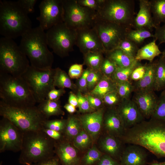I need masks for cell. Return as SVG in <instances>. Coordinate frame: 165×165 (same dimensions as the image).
Instances as JSON below:
<instances>
[{
  "mask_svg": "<svg viewBox=\"0 0 165 165\" xmlns=\"http://www.w3.org/2000/svg\"><path fill=\"white\" fill-rule=\"evenodd\" d=\"M120 139L124 144L143 147L158 158H165V122L144 120L126 130Z\"/></svg>",
  "mask_w": 165,
  "mask_h": 165,
  "instance_id": "1",
  "label": "cell"
},
{
  "mask_svg": "<svg viewBox=\"0 0 165 165\" xmlns=\"http://www.w3.org/2000/svg\"><path fill=\"white\" fill-rule=\"evenodd\" d=\"M48 46L46 32L39 26L23 35L19 46L30 65L41 70L52 68L54 57Z\"/></svg>",
  "mask_w": 165,
  "mask_h": 165,
  "instance_id": "2",
  "label": "cell"
},
{
  "mask_svg": "<svg viewBox=\"0 0 165 165\" xmlns=\"http://www.w3.org/2000/svg\"><path fill=\"white\" fill-rule=\"evenodd\" d=\"M55 142L42 129L24 132L19 162L27 165L39 163L48 160L55 154Z\"/></svg>",
  "mask_w": 165,
  "mask_h": 165,
  "instance_id": "3",
  "label": "cell"
},
{
  "mask_svg": "<svg viewBox=\"0 0 165 165\" xmlns=\"http://www.w3.org/2000/svg\"><path fill=\"white\" fill-rule=\"evenodd\" d=\"M32 28L28 13L17 1H0V34L3 37H21Z\"/></svg>",
  "mask_w": 165,
  "mask_h": 165,
  "instance_id": "4",
  "label": "cell"
},
{
  "mask_svg": "<svg viewBox=\"0 0 165 165\" xmlns=\"http://www.w3.org/2000/svg\"><path fill=\"white\" fill-rule=\"evenodd\" d=\"M0 98L9 106L18 108L35 105L36 101L22 78L0 72Z\"/></svg>",
  "mask_w": 165,
  "mask_h": 165,
  "instance_id": "5",
  "label": "cell"
},
{
  "mask_svg": "<svg viewBox=\"0 0 165 165\" xmlns=\"http://www.w3.org/2000/svg\"><path fill=\"white\" fill-rule=\"evenodd\" d=\"M0 115L23 132L42 130L47 119L35 105L22 108L9 106L0 101Z\"/></svg>",
  "mask_w": 165,
  "mask_h": 165,
  "instance_id": "6",
  "label": "cell"
},
{
  "mask_svg": "<svg viewBox=\"0 0 165 165\" xmlns=\"http://www.w3.org/2000/svg\"><path fill=\"white\" fill-rule=\"evenodd\" d=\"M27 56L13 39H0V72L20 77L30 65Z\"/></svg>",
  "mask_w": 165,
  "mask_h": 165,
  "instance_id": "7",
  "label": "cell"
},
{
  "mask_svg": "<svg viewBox=\"0 0 165 165\" xmlns=\"http://www.w3.org/2000/svg\"><path fill=\"white\" fill-rule=\"evenodd\" d=\"M134 0H104L98 12L101 19L126 28H133Z\"/></svg>",
  "mask_w": 165,
  "mask_h": 165,
  "instance_id": "8",
  "label": "cell"
},
{
  "mask_svg": "<svg viewBox=\"0 0 165 165\" xmlns=\"http://www.w3.org/2000/svg\"><path fill=\"white\" fill-rule=\"evenodd\" d=\"M55 69L36 68L30 65L22 78L27 83L36 103L46 99L49 92L55 89L53 77Z\"/></svg>",
  "mask_w": 165,
  "mask_h": 165,
  "instance_id": "9",
  "label": "cell"
},
{
  "mask_svg": "<svg viewBox=\"0 0 165 165\" xmlns=\"http://www.w3.org/2000/svg\"><path fill=\"white\" fill-rule=\"evenodd\" d=\"M64 22L77 31L94 26L98 12L79 5L76 0H63Z\"/></svg>",
  "mask_w": 165,
  "mask_h": 165,
  "instance_id": "10",
  "label": "cell"
},
{
  "mask_svg": "<svg viewBox=\"0 0 165 165\" xmlns=\"http://www.w3.org/2000/svg\"><path fill=\"white\" fill-rule=\"evenodd\" d=\"M46 33L48 46L57 55L64 57L73 50L76 31L68 28L64 22L54 26Z\"/></svg>",
  "mask_w": 165,
  "mask_h": 165,
  "instance_id": "11",
  "label": "cell"
},
{
  "mask_svg": "<svg viewBox=\"0 0 165 165\" xmlns=\"http://www.w3.org/2000/svg\"><path fill=\"white\" fill-rule=\"evenodd\" d=\"M105 52L117 48L130 29L103 20L97 15L94 25ZM132 29V28H131Z\"/></svg>",
  "mask_w": 165,
  "mask_h": 165,
  "instance_id": "12",
  "label": "cell"
},
{
  "mask_svg": "<svg viewBox=\"0 0 165 165\" xmlns=\"http://www.w3.org/2000/svg\"><path fill=\"white\" fill-rule=\"evenodd\" d=\"M24 132L9 120L2 117L0 121V152L20 151Z\"/></svg>",
  "mask_w": 165,
  "mask_h": 165,
  "instance_id": "13",
  "label": "cell"
},
{
  "mask_svg": "<svg viewBox=\"0 0 165 165\" xmlns=\"http://www.w3.org/2000/svg\"><path fill=\"white\" fill-rule=\"evenodd\" d=\"M39 8L40 14L36 19L44 30L64 22L63 0H43Z\"/></svg>",
  "mask_w": 165,
  "mask_h": 165,
  "instance_id": "14",
  "label": "cell"
},
{
  "mask_svg": "<svg viewBox=\"0 0 165 165\" xmlns=\"http://www.w3.org/2000/svg\"><path fill=\"white\" fill-rule=\"evenodd\" d=\"M76 31V45L84 55L91 52L105 51L95 27L87 28Z\"/></svg>",
  "mask_w": 165,
  "mask_h": 165,
  "instance_id": "15",
  "label": "cell"
},
{
  "mask_svg": "<svg viewBox=\"0 0 165 165\" xmlns=\"http://www.w3.org/2000/svg\"><path fill=\"white\" fill-rule=\"evenodd\" d=\"M116 108L123 122L126 130L145 120L133 99L129 98L122 100Z\"/></svg>",
  "mask_w": 165,
  "mask_h": 165,
  "instance_id": "16",
  "label": "cell"
},
{
  "mask_svg": "<svg viewBox=\"0 0 165 165\" xmlns=\"http://www.w3.org/2000/svg\"><path fill=\"white\" fill-rule=\"evenodd\" d=\"M72 142L64 138L55 141V153L61 165H81L80 156Z\"/></svg>",
  "mask_w": 165,
  "mask_h": 165,
  "instance_id": "17",
  "label": "cell"
},
{
  "mask_svg": "<svg viewBox=\"0 0 165 165\" xmlns=\"http://www.w3.org/2000/svg\"><path fill=\"white\" fill-rule=\"evenodd\" d=\"M105 111L103 108L85 113L79 118L82 129L91 137L93 141L98 137L103 128Z\"/></svg>",
  "mask_w": 165,
  "mask_h": 165,
  "instance_id": "18",
  "label": "cell"
},
{
  "mask_svg": "<svg viewBox=\"0 0 165 165\" xmlns=\"http://www.w3.org/2000/svg\"><path fill=\"white\" fill-rule=\"evenodd\" d=\"M103 128L105 133L120 138L125 133L126 129L116 107L109 108L105 112Z\"/></svg>",
  "mask_w": 165,
  "mask_h": 165,
  "instance_id": "19",
  "label": "cell"
},
{
  "mask_svg": "<svg viewBox=\"0 0 165 165\" xmlns=\"http://www.w3.org/2000/svg\"><path fill=\"white\" fill-rule=\"evenodd\" d=\"M133 100L146 119H150L156 106L158 98L153 90L135 92Z\"/></svg>",
  "mask_w": 165,
  "mask_h": 165,
  "instance_id": "20",
  "label": "cell"
},
{
  "mask_svg": "<svg viewBox=\"0 0 165 165\" xmlns=\"http://www.w3.org/2000/svg\"><path fill=\"white\" fill-rule=\"evenodd\" d=\"M148 154L143 147L130 144L125 147L121 154L120 165H147Z\"/></svg>",
  "mask_w": 165,
  "mask_h": 165,
  "instance_id": "21",
  "label": "cell"
},
{
  "mask_svg": "<svg viewBox=\"0 0 165 165\" xmlns=\"http://www.w3.org/2000/svg\"><path fill=\"white\" fill-rule=\"evenodd\" d=\"M139 7L138 13L134 20L133 28L145 29L152 32L156 27L151 14L150 1L139 0Z\"/></svg>",
  "mask_w": 165,
  "mask_h": 165,
  "instance_id": "22",
  "label": "cell"
},
{
  "mask_svg": "<svg viewBox=\"0 0 165 165\" xmlns=\"http://www.w3.org/2000/svg\"><path fill=\"white\" fill-rule=\"evenodd\" d=\"M124 144L119 138L105 133L100 140V147L101 152L119 162L125 147Z\"/></svg>",
  "mask_w": 165,
  "mask_h": 165,
  "instance_id": "23",
  "label": "cell"
},
{
  "mask_svg": "<svg viewBox=\"0 0 165 165\" xmlns=\"http://www.w3.org/2000/svg\"><path fill=\"white\" fill-rule=\"evenodd\" d=\"M104 54L106 57L112 61L118 67H129L139 62L118 48L106 52Z\"/></svg>",
  "mask_w": 165,
  "mask_h": 165,
  "instance_id": "24",
  "label": "cell"
},
{
  "mask_svg": "<svg viewBox=\"0 0 165 165\" xmlns=\"http://www.w3.org/2000/svg\"><path fill=\"white\" fill-rule=\"evenodd\" d=\"M155 63L147 64L146 72L143 77L139 81L136 82L134 85V92L154 90L155 81Z\"/></svg>",
  "mask_w": 165,
  "mask_h": 165,
  "instance_id": "25",
  "label": "cell"
},
{
  "mask_svg": "<svg viewBox=\"0 0 165 165\" xmlns=\"http://www.w3.org/2000/svg\"><path fill=\"white\" fill-rule=\"evenodd\" d=\"M156 41L154 38L152 41L139 49L135 60L139 62L142 60H146L152 63L155 57L161 54L162 52L156 44Z\"/></svg>",
  "mask_w": 165,
  "mask_h": 165,
  "instance_id": "26",
  "label": "cell"
},
{
  "mask_svg": "<svg viewBox=\"0 0 165 165\" xmlns=\"http://www.w3.org/2000/svg\"><path fill=\"white\" fill-rule=\"evenodd\" d=\"M114 91H117L116 83L111 78L104 75L101 80L89 94L103 100L106 95Z\"/></svg>",
  "mask_w": 165,
  "mask_h": 165,
  "instance_id": "27",
  "label": "cell"
},
{
  "mask_svg": "<svg viewBox=\"0 0 165 165\" xmlns=\"http://www.w3.org/2000/svg\"><path fill=\"white\" fill-rule=\"evenodd\" d=\"M37 107L47 119L52 116L64 114V112L62 110L58 101H54L46 99L39 103Z\"/></svg>",
  "mask_w": 165,
  "mask_h": 165,
  "instance_id": "28",
  "label": "cell"
},
{
  "mask_svg": "<svg viewBox=\"0 0 165 165\" xmlns=\"http://www.w3.org/2000/svg\"><path fill=\"white\" fill-rule=\"evenodd\" d=\"M68 74L59 68L55 69L53 75V84L54 86L59 88H68L73 91L75 90L76 86L71 80Z\"/></svg>",
  "mask_w": 165,
  "mask_h": 165,
  "instance_id": "29",
  "label": "cell"
},
{
  "mask_svg": "<svg viewBox=\"0 0 165 165\" xmlns=\"http://www.w3.org/2000/svg\"><path fill=\"white\" fill-rule=\"evenodd\" d=\"M82 129L79 118L73 116H69L63 132L64 138L72 142Z\"/></svg>",
  "mask_w": 165,
  "mask_h": 165,
  "instance_id": "30",
  "label": "cell"
},
{
  "mask_svg": "<svg viewBox=\"0 0 165 165\" xmlns=\"http://www.w3.org/2000/svg\"><path fill=\"white\" fill-rule=\"evenodd\" d=\"M153 20L156 27H159L162 23L165 24V0L150 1Z\"/></svg>",
  "mask_w": 165,
  "mask_h": 165,
  "instance_id": "31",
  "label": "cell"
},
{
  "mask_svg": "<svg viewBox=\"0 0 165 165\" xmlns=\"http://www.w3.org/2000/svg\"><path fill=\"white\" fill-rule=\"evenodd\" d=\"M155 76L154 91L165 89V61L161 56L155 62Z\"/></svg>",
  "mask_w": 165,
  "mask_h": 165,
  "instance_id": "32",
  "label": "cell"
},
{
  "mask_svg": "<svg viewBox=\"0 0 165 165\" xmlns=\"http://www.w3.org/2000/svg\"><path fill=\"white\" fill-rule=\"evenodd\" d=\"M103 53L101 52H89L84 56L83 64L89 69L95 71H100V68L104 59Z\"/></svg>",
  "mask_w": 165,
  "mask_h": 165,
  "instance_id": "33",
  "label": "cell"
},
{
  "mask_svg": "<svg viewBox=\"0 0 165 165\" xmlns=\"http://www.w3.org/2000/svg\"><path fill=\"white\" fill-rule=\"evenodd\" d=\"M154 34L147 29L132 28L128 30L126 38L138 45L141 44L145 39L150 37L154 38Z\"/></svg>",
  "mask_w": 165,
  "mask_h": 165,
  "instance_id": "34",
  "label": "cell"
},
{
  "mask_svg": "<svg viewBox=\"0 0 165 165\" xmlns=\"http://www.w3.org/2000/svg\"><path fill=\"white\" fill-rule=\"evenodd\" d=\"M93 141L90 135L82 129L73 139L72 142L76 149L82 151L88 148Z\"/></svg>",
  "mask_w": 165,
  "mask_h": 165,
  "instance_id": "35",
  "label": "cell"
},
{
  "mask_svg": "<svg viewBox=\"0 0 165 165\" xmlns=\"http://www.w3.org/2000/svg\"><path fill=\"white\" fill-rule=\"evenodd\" d=\"M103 154L94 145L82 156L81 165H96Z\"/></svg>",
  "mask_w": 165,
  "mask_h": 165,
  "instance_id": "36",
  "label": "cell"
},
{
  "mask_svg": "<svg viewBox=\"0 0 165 165\" xmlns=\"http://www.w3.org/2000/svg\"><path fill=\"white\" fill-rule=\"evenodd\" d=\"M140 64L139 62L136 64L128 68L117 67L111 78L116 83L129 81L133 71Z\"/></svg>",
  "mask_w": 165,
  "mask_h": 165,
  "instance_id": "37",
  "label": "cell"
},
{
  "mask_svg": "<svg viewBox=\"0 0 165 165\" xmlns=\"http://www.w3.org/2000/svg\"><path fill=\"white\" fill-rule=\"evenodd\" d=\"M117 48L121 50L134 58L139 49L137 44L126 38L122 41Z\"/></svg>",
  "mask_w": 165,
  "mask_h": 165,
  "instance_id": "38",
  "label": "cell"
},
{
  "mask_svg": "<svg viewBox=\"0 0 165 165\" xmlns=\"http://www.w3.org/2000/svg\"><path fill=\"white\" fill-rule=\"evenodd\" d=\"M117 84V92L121 99L130 98V96L134 91V85L129 81Z\"/></svg>",
  "mask_w": 165,
  "mask_h": 165,
  "instance_id": "39",
  "label": "cell"
},
{
  "mask_svg": "<svg viewBox=\"0 0 165 165\" xmlns=\"http://www.w3.org/2000/svg\"><path fill=\"white\" fill-rule=\"evenodd\" d=\"M150 118L165 122V96L160 95Z\"/></svg>",
  "mask_w": 165,
  "mask_h": 165,
  "instance_id": "40",
  "label": "cell"
},
{
  "mask_svg": "<svg viewBox=\"0 0 165 165\" xmlns=\"http://www.w3.org/2000/svg\"><path fill=\"white\" fill-rule=\"evenodd\" d=\"M104 75L100 71H95L90 69L87 78L88 91H91L102 78Z\"/></svg>",
  "mask_w": 165,
  "mask_h": 165,
  "instance_id": "41",
  "label": "cell"
},
{
  "mask_svg": "<svg viewBox=\"0 0 165 165\" xmlns=\"http://www.w3.org/2000/svg\"><path fill=\"white\" fill-rule=\"evenodd\" d=\"M117 67L114 62L105 57L102 63L100 70L104 75L111 78L115 72Z\"/></svg>",
  "mask_w": 165,
  "mask_h": 165,
  "instance_id": "42",
  "label": "cell"
},
{
  "mask_svg": "<svg viewBox=\"0 0 165 165\" xmlns=\"http://www.w3.org/2000/svg\"><path fill=\"white\" fill-rule=\"evenodd\" d=\"M66 122L67 119L52 120L47 119L44 123L43 128L50 129L63 133Z\"/></svg>",
  "mask_w": 165,
  "mask_h": 165,
  "instance_id": "43",
  "label": "cell"
},
{
  "mask_svg": "<svg viewBox=\"0 0 165 165\" xmlns=\"http://www.w3.org/2000/svg\"><path fill=\"white\" fill-rule=\"evenodd\" d=\"M78 99L79 111L83 113H90L95 111L90 106L88 101L86 97L78 91L76 95Z\"/></svg>",
  "mask_w": 165,
  "mask_h": 165,
  "instance_id": "44",
  "label": "cell"
},
{
  "mask_svg": "<svg viewBox=\"0 0 165 165\" xmlns=\"http://www.w3.org/2000/svg\"><path fill=\"white\" fill-rule=\"evenodd\" d=\"M122 100L116 91L108 94L103 99V102L109 108L116 107Z\"/></svg>",
  "mask_w": 165,
  "mask_h": 165,
  "instance_id": "45",
  "label": "cell"
},
{
  "mask_svg": "<svg viewBox=\"0 0 165 165\" xmlns=\"http://www.w3.org/2000/svg\"><path fill=\"white\" fill-rule=\"evenodd\" d=\"M147 68V64L142 65L141 63L133 70L130 79L137 82L141 80L144 76Z\"/></svg>",
  "mask_w": 165,
  "mask_h": 165,
  "instance_id": "46",
  "label": "cell"
},
{
  "mask_svg": "<svg viewBox=\"0 0 165 165\" xmlns=\"http://www.w3.org/2000/svg\"><path fill=\"white\" fill-rule=\"evenodd\" d=\"M81 6L98 12L104 0H76Z\"/></svg>",
  "mask_w": 165,
  "mask_h": 165,
  "instance_id": "47",
  "label": "cell"
},
{
  "mask_svg": "<svg viewBox=\"0 0 165 165\" xmlns=\"http://www.w3.org/2000/svg\"><path fill=\"white\" fill-rule=\"evenodd\" d=\"M83 65L75 64L70 66L68 74L71 79H79L81 77L84 70Z\"/></svg>",
  "mask_w": 165,
  "mask_h": 165,
  "instance_id": "48",
  "label": "cell"
},
{
  "mask_svg": "<svg viewBox=\"0 0 165 165\" xmlns=\"http://www.w3.org/2000/svg\"><path fill=\"white\" fill-rule=\"evenodd\" d=\"M90 72V69L87 68L83 70L81 77L79 79L78 87L79 91L81 93H86L88 91L87 78Z\"/></svg>",
  "mask_w": 165,
  "mask_h": 165,
  "instance_id": "49",
  "label": "cell"
},
{
  "mask_svg": "<svg viewBox=\"0 0 165 165\" xmlns=\"http://www.w3.org/2000/svg\"><path fill=\"white\" fill-rule=\"evenodd\" d=\"M37 0H19L18 3L28 14L34 11V7Z\"/></svg>",
  "mask_w": 165,
  "mask_h": 165,
  "instance_id": "50",
  "label": "cell"
},
{
  "mask_svg": "<svg viewBox=\"0 0 165 165\" xmlns=\"http://www.w3.org/2000/svg\"><path fill=\"white\" fill-rule=\"evenodd\" d=\"M96 165H120L119 162L110 156L104 154Z\"/></svg>",
  "mask_w": 165,
  "mask_h": 165,
  "instance_id": "51",
  "label": "cell"
},
{
  "mask_svg": "<svg viewBox=\"0 0 165 165\" xmlns=\"http://www.w3.org/2000/svg\"><path fill=\"white\" fill-rule=\"evenodd\" d=\"M66 92L64 89H53L48 93L46 99L52 101H57Z\"/></svg>",
  "mask_w": 165,
  "mask_h": 165,
  "instance_id": "52",
  "label": "cell"
},
{
  "mask_svg": "<svg viewBox=\"0 0 165 165\" xmlns=\"http://www.w3.org/2000/svg\"><path fill=\"white\" fill-rule=\"evenodd\" d=\"M91 107L94 110L99 108L102 107L103 103V101L99 98L89 94L86 95Z\"/></svg>",
  "mask_w": 165,
  "mask_h": 165,
  "instance_id": "53",
  "label": "cell"
},
{
  "mask_svg": "<svg viewBox=\"0 0 165 165\" xmlns=\"http://www.w3.org/2000/svg\"><path fill=\"white\" fill-rule=\"evenodd\" d=\"M155 29L154 38L158 40L160 44L165 43V24L161 26L156 27Z\"/></svg>",
  "mask_w": 165,
  "mask_h": 165,
  "instance_id": "54",
  "label": "cell"
},
{
  "mask_svg": "<svg viewBox=\"0 0 165 165\" xmlns=\"http://www.w3.org/2000/svg\"><path fill=\"white\" fill-rule=\"evenodd\" d=\"M42 131L51 138L58 141L64 138L63 132L43 128Z\"/></svg>",
  "mask_w": 165,
  "mask_h": 165,
  "instance_id": "55",
  "label": "cell"
},
{
  "mask_svg": "<svg viewBox=\"0 0 165 165\" xmlns=\"http://www.w3.org/2000/svg\"><path fill=\"white\" fill-rule=\"evenodd\" d=\"M59 159L56 155L43 162L37 163L28 164L27 165H60Z\"/></svg>",
  "mask_w": 165,
  "mask_h": 165,
  "instance_id": "56",
  "label": "cell"
},
{
  "mask_svg": "<svg viewBox=\"0 0 165 165\" xmlns=\"http://www.w3.org/2000/svg\"><path fill=\"white\" fill-rule=\"evenodd\" d=\"M68 103L72 105L75 107H78V99L77 95H75L72 92L69 93L68 99Z\"/></svg>",
  "mask_w": 165,
  "mask_h": 165,
  "instance_id": "57",
  "label": "cell"
},
{
  "mask_svg": "<svg viewBox=\"0 0 165 165\" xmlns=\"http://www.w3.org/2000/svg\"><path fill=\"white\" fill-rule=\"evenodd\" d=\"M64 107L70 114H72L75 112L76 111V107L68 103L65 105Z\"/></svg>",
  "mask_w": 165,
  "mask_h": 165,
  "instance_id": "58",
  "label": "cell"
},
{
  "mask_svg": "<svg viewBox=\"0 0 165 165\" xmlns=\"http://www.w3.org/2000/svg\"><path fill=\"white\" fill-rule=\"evenodd\" d=\"M161 162H160L157 160H154L150 163L148 165H161Z\"/></svg>",
  "mask_w": 165,
  "mask_h": 165,
  "instance_id": "59",
  "label": "cell"
},
{
  "mask_svg": "<svg viewBox=\"0 0 165 165\" xmlns=\"http://www.w3.org/2000/svg\"><path fill=\"white\" fill-rule=\"evenodd\" d=\"M161 56L165 61V49L162 52Z\"/></svg>",
  "mask_w": 165,
  "mask_h": 165,
  "instance_id": "60",
  "label": "cell"
},
{
  "mask_svg": "<svg viewBox=\"0 0 165 165\" xmlns=\"http://www.w3.org/2000/svg\"><path fill=\"white\" fill-rule=\"evenodd\" d=\"M161 95L165 96V89L162 92L161 94Z\"/></svg>",
  "mask_w": 165,
  "mask_h": 165,
  "instance_id": "61",
  "label": "cell"
},
{
  "mask_svg": "<svg viewBox=\"0 0 165 165\" xmlns=\"http://www.w3.org/2000/svg\"><path fill=\"white\" fill-rule=\"evenodd\" d=\"M161 165H165V162H161Z\"/></svg>",
  "mask_w": 165,
  "mask_h": 165,
  "instance_id": "62",
  "label": "cell"
},
{
  "mask_svg": "<svg viewBox=\"0 0 165 165\" xmlns=\"http://www.w3.org/2000/svg\"><path fill=\"white\" fill-rule=\"evenodd\" d=\"M0 165H2V162H1L0 163Z\"/></svg>",
  "mask_w": 165,
  "mask_h": 165,
  "instance_id": "63",
  "label": "cell"
}]
</instances>
